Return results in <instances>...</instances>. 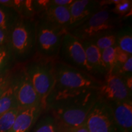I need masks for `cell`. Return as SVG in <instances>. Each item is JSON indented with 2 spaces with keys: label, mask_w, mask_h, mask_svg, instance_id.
<instances>
[{
  "label": "cell",
  "mask_w": 132,
  "mask_h": 132,
  "mask_svg": "<svg viewBox=\"0 0 132 132\" xmlns=\"http://www.w3.org/2000/svg\"><path fill=\"white\" fill-rule=\"evenodd\" d=\"M132 56L131 54H129L127 53L126 52H123L119 48L117 47L116 49V65H122L126 62L128 58Z\"/></svg>",
  "instance_id": "28"
},
{
  "label": "cell",
  "mask_w": 132,
  "mask_h": 132,
  "mask_svg": "<svg viewBox=\"0 0 132 132\" xmlns=\"http://www.w3.org/2000/svg\"><path fill=\"white\" fill-rule=\"evenodd\" d=\"M99 98L98 90L76 92L52 90L45 111L55 119L58 132H70L85 125L89 113Z\"/></svg>",
  "instance_id": "1"
},
{
  "label": "cell",
  "mask_w": 132,
  "mask_h": 132,
  "mask_svg": "<svg viewBox=\"0 0 132 132\" xmlns=\"http://www.w3.org/2000/svg\"><path fill=\"white\" fill-rule=\"evenodd\" d=\"M37 19L67 30L70 24V12L68 7L50 4L45 11L38 15Z\"/></svg>",
  "instance_id": "15"
},
{
  "label": "cell",
  "mask_w": 132,
  "mask_h": 132,
  "mask_svg": "<svg viewBox=\"0 0 132 132\" xmlns=\"http://www.w3.org/2000/svg\"><path fill=\"white\" fill-rule=\"evenodd\" d=\"M13 69L11 72H8L7 73L0 77V95L2 94L10 85Z\"/></svg>",
  "instance_id": "27"
},
{
  "label": "cell",
  "mask_w": 132,
  "mask_h": 132,
  "mask_svg": "<svg viewBox=\"0 0 132 132\" xmlns=\"http://www.w3.org/2000/svg\"><path fill=\"white\" fill-rule=\"evenodd\" d=\"M45 114L38 119L33 128L32 132H58L56 122L52 114L44 111Z\"/></svg>",
  "instance_id": "18"
},
{
  "label": "cell",
  "mask_w": 132,
  "mask_h": 132,
  "mask_svg": "<svg viewBox=\"0 0 132 132\" xmlns=\"http://www.w3.org/2000/svg\"><path fill=\"white\" fill-rule=\"evenodd\" d=\"M117 46L114 45L104 50L102 52V58L107 71H111L116 62Z\"/></svg>",
  "instance_id": "25"
},
{
  "label": "cell",
  "mask_w": 132,
  "mask_h": 132,
  "mask_svg": "<svg viewBox=\"0 0 132 132\" xmlns=\"http://www.w3.org/2000/svg\"><path fill=\"white\" fill-rule=\"evenodd\" d=\"M16 108L19 107L14 95V89L11 82H10L7 88L0 95V116L9 110Z\"/></svg>",
  "instance_id": "20"
},
{
  "label": "cell",
  "mask_w": 132,
  "mask_h": 132,
  "mask_svg": "<svg viewBox=\"0 0 132 132\" xmlns=\"http://www.w3.org/2000/svg\"><path fill=\"white\" fill-rule=\"evenodd\" d=\"M20 18L14 9L0 4V29L9 33Z\"/></svg>",
  "instance_id": "16"
},
{
  "label": "cell",
  "mask_w": 132,
  "mask_h": 132,
  "mask_svg": "<svg viewBox=\"0 0 132 132\" xmlns=\"http://www.w3.org/2000/svg\"><path fill=\"white\" fill-rule=\"evenodd\" d=\"M74 0H50V4L61 7H69Z\"/></svg>",
  "instance_id": "29"
},
{
  "label": "cell",
  "mask_w": 132,
  "mask_h": 132,
  "mask_svg": "<svg viewBox=\"0 0 132 132\" xmlns=\"http://www.w3.org/2000/svg\"><path fill=\"white\" fill-rule=\"evenodd\" d=\"M44 111L42 105L20 108L9 132H29Z\"/></svg>",
  "instance_id": "14"
},
{
  "label": "cell",
  "mask_w": 132,
  "mask_h": 132,
  "mask_svg": "<svg viewBox=\"0 0 132 132\" xmlns=\"http://www.w3.org/2000/svg\"><path fill=\"white\" fill-rule=\"evenodd\" d=\"M57 60L92 75L81 42L68 32L62 39Z\"/></svg>",
  "instance_id": "8"
},
{
  "label": "cell",
  "mask_w": 132,
  "mask_h": 132,
  "mask_svg": "<svg viewBox=\"0 0 132 132\" xmlns=\"http://www.w3.org/2000/svg\"><path fill=\"white\" fill-rule=\"evenodd\" d=\"M70 21L67 32L80 26L102 8L101 1L74 0L68 7Z\"/></svg>",
  "instance_id": "11"
},
{
  "label": "cell",
  "mask_w": 132,
  "mask_h": 132,
  "mask_svg": "<svg viewBox=\"0 0 132 132\" xmlns=\"http://www.w3.org/2000/svg\"><path fill=\"white\" fill-rule=\"evenodd\" d=\"M81 42L85 50L87 63L91 71L92 75L102 81L108 73L102 61V52L91 41Z\"/></svg>",
  "instance_id": "13"
},
{
  "label": "cell",
  "mask_w": 132,
  "mask_h": 132,
  "mask_svg": "<svg viewBox=\"0 0 132 132\" xmlns=\"http://www.w3.org/2000/svg\"><path fill=\"white\" fill-rule=\"evenodd\" d=\"M55 61L36 54L29 61L23 64L45 110L46 100L54 85Z\"/></svg>",
  "instance_id": "5"
},
{
  "label": "cell",
  "mask_w": 132,
  "mask_h": 132,
  "mask_svg": "<svg viewBox=\"0 0 132 132\" xmlns=\"http://www.w3.org/2000/svg\"><path fill=\"white\" fill-rule=\"evenodd\" d=\"M67 32L65 29L36 19V55L45 58L56 59L62 39Z\"/></svg>",
  "instance_id": "6"
},
{
  "label": "cell",
  "mask_w": 132,
  "mask_h": 132,
  "mask_svg": "<svg viewBox=\"0 0 132 132\" xmlns=\"http://www.w3.org/2000/svg\"><path fill=\"white\" fill-rule=\"evenodd\" d=\"M122 78L124 81L125 85L126 86L127 88L132 93V75L127 76V77Z\"/></svg>",
  "instance_id": "31"
},
{
  "label": "cell",
  "mask_w": 132,
  "mask_h": 132,
  "mask_svg": "<svg viewBox=\"0 0 132 132\" xmlns=\"http://www.w3.org/2000/svg\"><path fill=\"white\" fill-rule=\"evenodd\" d=\"M85 125L89 132H118L111 107L100 97L90 110Z\"/></svg>",
  "instance_id": "9"
},
{
  "label": "cell",
  "mask_w": 132,
  "mask_h": 132,
  "mask_svg": "<svg viewBox=\"0 0 132 132\" xmlns=\"http://www.w3.org/2000/svg\"><path fill=\"white\" fill-rule=\"evenodd\" d=\"M11 82L19 108L42 105L23 64H16L15 66Z\"/></svg>",
  "instance_id": "7"
},
{
  "label": "cell",
  "mask_w": 132,
  "mask_h": 132,
  "mask_svg": "<svg viewBox=\"0 0 132 132\" xmlns=\"http://www.w3.org/2000/svg\"><path fill=\"white\" fill-rule=\"evenodd\" d=\"M131 0H120L119 3L111 8L112 12L125 20L128 18L131 17Z\"/></svg>",
  "instance_id": "24"
},
{
  "label": "cell",
  "mask_w": 132,
  "mask_h": 132,
  "mask_svg": "<svg viewBox=\"0 0 132 132\" xmlns=\"http://www.w3.org/2000/svg\"><path fill=\"white\" fill-rule=\"evenodd\" d=\"M19 110V108H14L0 116V132L11 131Z\"/></svg>",
  "instance_id": "23"
},
{
  "label": "cell",
  "mask_w": 132,
  "mask_h": 132,
  "mask_svg": "<svg viewBox=\"0 0 132 132\" xmlns=\"http://www.w3.org/2000/svg\"><path fill=\"white\" fill-rule=\"evenodd\" d=\"M16 65L8 46L0 47V77L11 72Z\"/></svg>",
  "instance_id": "21"
},
{
  "label": "cell",
  "mask_w": 132,
  "mask_h": 132,
  "mask_svg": "<svg viewBox=\"0 0 132 132\" xmlns=\"http://www.w3.org/2000/svg\"><path fill=\"white\" fill-rule=\"evenodd\" d=\"M36 20L20 18L9 33L7 46L16 64H24L36 53Z\"/></svg>",
  "instance_id": "2"
},
{
  "label": "cell",
  "mask_w": 132,
  "mask_h": 132,
  "mask_svg": "<svg viewBox=\"0 0 132 132\" xmlns=\"http://www.w3.org/2000/svg\"><path fill=\"white\" fill-rule=\"evenodd\" d=\"M70 132H89V131H88V130H87V128H86V125H83L82 126L77 128V129H76L75 130H73V131H72Z\"/></svg>",
  "instance_id": "32"
},
{
  "label": "cell",
  "mask_w": 132,
  "mask_h": 132,
  "mask_svg": "<svg viewBox=\"0 0 132 132\" xmlns=\"http://www.w3.org/2000/svg\"><path fill=\"white\" fill-rule=\"evenodd\" d=\"M125 21L112 12L111 7H103L85 23L68 32L80 41L90 40L106 33L116 32L125 25Z\"/></svg>",
  "instance_id": "3"
},
{
  "label": "cell",
  "mask_w": 132,
  "mask_h": 132,
  "mask_svg": "<svg viewBox=\"0 0 132 132\" xmlns=\"http://www.w3.org/2000/svg\"><path fill=\"white\" fill-rule=\"evenodd\" d=\"M9 40V33L0 29V47L7 45Z\"/></svg>",
  "instance_id": "30"
},
{
  "label": "cell",
  "mask_w": 132,
  "mask_h": 132,
  "mask_svg": "<svg viewBox=\"0 0 132 132\" xmlns=\"http://www.w3.org/2000/svg\"><path fill=\"white\" fill-rule=\"evenodd\" d=\"M116 32L106 33L94 38L90 41L93 43L100 52L116 45Z\"/></svg>",
  "instance_id": "22"
},
{
  "label": "cell",
  "mask_w": 132,
  "mask_h": 132,
  "mask_svg": "<svg viewBox=\"0 0 132 132\" xmlns=\"http://www.w3.org/2000/svg\"><path fill=\"white\" fill-rule=\"evenodd\" d=\"M13 9L21 18L29 20L37 19L32 0H14Z\"/></svg>",
  "instance_id": "19"
},
{
  "label": "cell",
  "mask_w": 132,
  "mask_h": 132,
  "mask_svg": "<svg viewBox=\"0 0 132 132\" xmlns=\"http://www.w3.org/2000/svg\"><path fill=\"white\" fill-rule=\"evenodd\" d=\"M98 92L99 97L108 102L132 100V93L127 88L123 78L111 72H108L102 81Z\"/></svg>",
  "instance_id": "10"
},
{
  "label": "cell",
  "mask_w": 132,
  "mask_h": 132,
  "mask_svg": "<svg viewBox=\"0 0 132 132\" xmlns=\"http://www.w3.org/2000/svg\"><path fill=\"white\" fill-rule=\"evenodd\" d=\"M108 103L111 107L118 132H131L132 100Z\"/></svg>",
  "instance_id": "12"
},
{
  "label": "cell",
  "mask_w": 132,
  "mask_h": 132,
  "mask_svg": "<svg viewBox=\"0 0 132 132\" xmlns=\"http://www.w3.org/2000/svg\"><path fill=\"white\" fill-rule=\"evenodd\" d=\"M116 45L118 47L132 55V28L125 24L116 32Z\"/></svg>",
  "instance_id": "17"
},
{
  "label": "cell",
  "mask_w": 132,
  "mask_h": 132,
  "mask_svg": "<svg viewBox=\"0 0 132 132\" xmlns=\"http://www.w3.org/2000/svg\"><path fill=\"white\" fill-rule=\"evenodd\" d=\"M53 91L76 92L84 90H98L101 81L89 74L62 63L57 59L54 62Z\"/></svg>",
  "instance_id": "4"
},
{
  "label": "cell",
  "mask_w": 132,
  "mask_h": 132,
  "mask_svg": "<svg viewBox=\"0 0 132 132\" xmlns=\"http://www.w3.org/2000/svg\"><path fill=\"white\" fill-rule=\"evenodd\" d=\"M32 2L37 16L50 6V0H32Z\"/></svg>",
  "instance_id": "26"
}]
</instances>
